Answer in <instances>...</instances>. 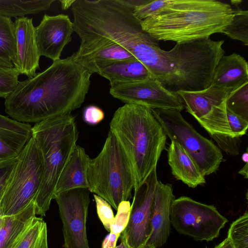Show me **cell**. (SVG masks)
<instances>
[{
	"mask_svg": "<svg viewBox=\"0 0 248 248\" xmlns=\"http://www.w3.org/2000/svg\"><path fill=\"white\" fill-rule=\"evenodd\" d=\"M228 124L233 138L237 139L246 134L248 128V121L226 109Z\"/></svg>",
	"mask_w": 248,
	"mask_h": 248,
	"instance_id": "obj_32",
	"label": "cell"
},
{
	"mask_svg": "<svg viewBox=\"0 0 248 248\" xmlns=\"http://www.w3.org/2000/svg\"><path fill=\"white\" fill-rule=\"evenodd\" d=\"M90 159L83 148L75 146L59 177L53 198L57 194L71 189H88L87 174Z\"/></svg>",
	"mask_w": 248,
	"mask_h": 248,
	"instance_id": "obj_17",
	"label": "cell"
},
{
	"mask_svg": "<svg viewBox=\"0 0 248 248\" xmlns=\"http://www.w3.org/2000/svg\"><path fill=\"white\" fill-rule=\"evenodd\" d=\"M109 127L130 161L135 189L156 168L167 136L150 108L133 103L116 110Z\"/></svg>",
	"mask_w": 248,
	"mask_h": 248,
	"instance_id": "obj_3",
	"label": "cell"
},
{
	"mask_svg": "<svg viewBox=\"0 0 248 248\" xmlns=\"http://www.w3.org/2000/svg\"><path fill=\"white\" fill-rule=\"evenodd\" d=\"M0 66L7 67H14L13 63L10 60L1 56H0Z\"/></svg>",
	"mask_w": 248,
	"mask_h": 248,
	"instance_id": "obj_38",
	"label": "cell"
},
{
	"mask_svg": "<svg viewBox=\"0 0 248 248\" xmlns=\"http://www.w3.org/2000/svg\"><path fill=\"white\" fill-rule=\"evenodd\" d=\"M89 192L78 188L54 197L62 223L64 248H90L86 231Z\"/></svg>",
	"mask_w": 248,
	"mask_h": 248,
	"instance_id": "obj_10",
	"label": "cell"
},
{
	"mask_svg": "<svg viewBox=\"0 0 248 248\" xmlns=\"http://www.w3.org/2000/svg\"><path fill=\"white\" fill-rule=\"evenodd\" d=\"M32 136L43 159L44 175L34 201L36 215L42 217L49 208L59 177L78 137L75 117L71 114L35 123Z\"/></svg>",
	"mask_w": 248,
	"mask_h": 248,
	"instance_id": "obj_4",
	"label": "cell"
},
{
	"mask_svg": "<svg viewBox=\"0 0 248 248\" xmlns=\"http://www.w3.org/2000/svg\"><path fill=\"white\" fill-rule=\"evenodd\" d=\"M167 136L178 142L196 163L204 176L218 169L223 160L220 149L202 136L174 109H151Z\"/></svg>",
	"mask_w": 248,
	"mask_h": 248,
	"instance_id": "obj_7",
	"label": "cell"
},
{
	"mask_svg": "<svg viewBox=\"0 0 248 248\" xmlns=\"http://www.w3.org/2000/svg\"><path fill=\"white\" fill-rule=\"evenodd\" d=\"M93 197L98 217L105 229L110 232V227L114 218L111 205L102 198L95 194H93Z\"/></svg>",
	"mask_w": 248,
	"mask_h": 248,
	"instance_id": "obj_31",
	"label": "cell"
},
{
	"mask_svg": "<svg viewBox=\"0 0 248 248\" xmlns=\"http://www.w3.org/2000/svg\"><path fill=\"white\" fill-rule=\"evenodd\" d=\"M168 163L171 173L177 180L191 188L206 183L195 161L178 142L171 140L168 149Z\"/></svg>",
	"mask_w": 248,
	"mask_h": 248,
	"instance_id": "obj_19",
	"label": "cell"
},
{
	"mask_svg": "<svg viewBox=\"0 0 248 248\" xmlns=\"http://www.w3.org/2000/svg\"><path fill=\"white\" fill-rule=\"evenodd\" d=\"M105 114L100 108L93 105L87 107L83 112V120L90 125H96L104 118Z\"/></svg>",
	"mask_w": 248,
	"mask_h": 248,
	"instance_id": "obj_34",
	"label": "cell"
},
{
	"mask_svg": "<svg viewBox=\"0 0 248 248\" xmlns=\"http://www.w3.org/2000/svg\"><path fill=\"white\" fill-rule=\"evenodd\" d=\"M96 73L108 79L110 86L135 82L151 77L147 67L136 58L108 63L98 68Z\"/></svg>",
	"mask_w": 248,
	"mask_h": 248,
	"instance_id": "obj_20",
	"label": "cell"
},
{
	"mask_svg": "<svg viewBox=\"0 0 248 248\" xmlns=\"http://www.w3.org/2000/svg\"><path fill=\"white\" fill-rule=\"evenodd\" d=\"M76 0H60L61 8L62 10H66L72 7Z\"/></svg>",
	"mask_w": 248,
	"mask_h": 248,
	"instance_id": "obj_37",
	"label": "cell"
},
{
	"mask_svg": "<svg viewBox=\"0 0 248 248\" xmlns=\"http://www.w3.org/2000/svg\"><path fill=\"white\" fill-rule=\"evenodd\" d=\"M110 94L126 103H133L150 109H174L181 111L184 107L177 93L165 88L150 77L135 82L110 86Z\"/></svg>",
	"mask_w": 248,
	"mask_h": 248,
	"instance_id": "obj_12",
	"label": "cell"
},
{
	"mask_svg": "<svg viewBox=\"0 0 248 248\" xmlns=\"http://www.w3.org/2000/svg\"><path fill=\"white\" fill-rule=\"evenodd\" d=\"M41 152L33 136L18 155V161L0 200V214L15 215L34 202L44 175Z\"/></svg>",
	"mask_w": 248,
	"mask_h": 248,
	"instance_id": "obj_6",
	"label": "cell"
},
{
	"mask_svg": "<svg viewBox=\"0 0 248 248\" xmlns=\"http://www.w3.org/2000/svg\"><path fill=\"white\" fill-rule=\"evenodd\" d=\"M3 219H4V217H2L0 214V227L1 226V225L2 224V222H3Z\"/></svg>",
	"mask_w": 248,
	"mask_h": 248,
	"instance_id": "obj_43",
	"label": "cell"
},
{
	"mask_svg": "<svg viewBox=\"0 0 248 248\" xmlns=\"http://www.w3.org/2000/svg\"><path fill=\"white\" fill-rule=\"evenodd\" d=\"M238 173L243 176L245 178L247 179L248 177V163H245L244 166Z\"/></svg>",
	"mask_w": 248,
	"mask_h": 248,
	"instance_id": "obj_39",
	"label": "cell"
},
{
	"mask_svg": "<svg viewBox=\"0 0 248 248\" xmlns=\"http://www.w3.org/2000/svg\"><path fill=\"white\" fill-rule=\"evenodd\" d=\"M235 6L233 10V16L231 22L226 27L223 33L232 39L241 41L248 46V11L243 10L237 5L233 3Z\"/></svg>",
	"mask_w": 248,
	"mask_h": 248,
	"instance_id": "obj_25",
	"label": "cell"
},
{
	"mask_svg": "<svg viewBox=\"0 0 248 248\" xmlns=\"http://www.w3.org/2000/svg\"><path fill=\"white\" fill-rule=\"evenodd\" d=\"M88 190L101 197L115 210L131 196L134 178L130 161L114 135L109 131L96 157L90 159Z\"/></svg>",
	"mask_w": 248,
	"mask_h": 248,
	"instance_id": "obj_5",
	"label": "cell"
},
{
	"mask_svg": "<svg viewBox=\"0 0 248 248\" xmlns=\"http://www.w3.org/2000/svg\"><path fill=\"white\" fill-rule=\"evenodd\" d=\"M18 159V156L0 161V200Z\"/></svg>",
	"mask_w": 248,
	"mask_h": 248,
	"instance_id": "obj_33",
	"label": "cell"
},
{
	"mask_svg": "<svg viewBox=\"0 0 248 248\" xmlns=\"http://www.w3.org/2000/svg\"><path fill=\"white\" fill-rule=\"evenodd\" d=\"M248 82V65L242 56L232 53L221 57L214 70L211 85L236 89Z\"/></svg>",
	"mask_w": 248,
	"mask_h": 248,
	"instance_id": "obj_18",
	"label": "cell"
},
{
	"mask_svg": "<svg viewBox=\"0 0 248 248\" xmlns=\"http://www.w3.org/2000/svg\"><path fill=\"white\" fill-rule=\"evenodd\" d=\"M226 106V109L248 121V82L230 93Z\"/></svg>",
	"mask_w": 248,
	"mask_h": 248,
	"instance_id": "obj_26",
	"label": "cell"
},
{
	"mask_svg": "<svg viewBox=\"0 0 248 248\" xmlns=\"http://www.w3.org/2000/svg\"><path fill=\"white\" fill-rule=\"evenodd\" d=\"M32 136V126L0 114V161L18 156Z\"/></svg>",
	"mask_w": 248,
	"mask_h": 248,
	"instance_id": "obj_16",
	"label": "cell"
},
{
	"mask_svg": "<svg viewBox=\"0 0 248 248\" xmlns=\"http://www.w3.org/2000/svg\"><path fill=\"white\" fill-rule=\"evenodd\" d=\"M12 248H48L46 224L35 217Z\"/></svg>",
	"mask_w": 248,
	"mask_h": 248,
	"instance_id": "obj_23",
	"label": "cell"
},
{
	"mask_svg": "<svg viewBox=\"0 0 248 248\" xmlns=\"http://www.w3.org/2000/svg\"><path fill=\"white\" fill-rule=\"evenodd\" d=\"M0 56L10 60L17 66L15 23L11 18L0 15Z\"/></svg>",
	"mask_w": 248,
	"mask_h": 248,
	"instance_id": "obj_24",
	"label": "cell"
},
{
	"mask_svg": "<svg viewBox=\"0 0 248 248\" xmlns=\"http://www.w3.org/2000/svg\"><path fill=\"white\" fill-rule=\"evenodd\" d=\"M74 31L73 23L68 15L45 14L35 27L36 44L40 56L53 61L60 59L64 46L71 41Z\"/></svg>",
	"mask_w": 248,
	"mask_h": 248,
	"instance_id": "obj_13",
	"label": "cell"
},
{
	"mask_svg": "<svg viewBox=\"0 0 248 248\" xmlns=\"http://www.w3.org/2000/svg\"><path fill=\"white\" fill-rule=\"evenodd\" d=\"M214 248H234L229 239L227 237Z\"/></svg>",
	"mask_w": 248,
	"mask_h": 248,
	"instance_id": "obj_36",
	"label": "cell"
},
{
	"mask_svg": "<svg viewBox=\"0 0 248 248\" xmlns=\"http://www.w3.org/2000/svg\"><path fill=\"white\" fill-rule=\"evenodd\" d=\"M130 209L131 204L129 201L122 202L119 204L110 232L120 235L128 223Z\"/></svg>",
	"mask_w": 248,
	"mask_h": 248,
	"instance_id": "obj_30",
	"label": "cell"
},
{
	"mask_svg": "<svg viewBox=\"0 0 248 248\" xmlns=\"http://www.w3.org/2000/svg\"><path fill=\"white\" fill-rule=\"evenodd\" d=\"M120 235L110 232L104 238L101 248H115Z\"/></svg>",
	"mask_w": 248,
	"mask_h": 248,
	"instance_id": "obj_35",
	"label": "cell"
},
{
	"mask_svg": "<svg viewBox=\"0 0 248 248\" xmlns=\"http://www.w3.org/2000/svg\"><path fill=\"white\" fill-rule=\"evenodd\" d=\"M140 248H155V247L153 245L145 244Z\"/></svg>",
	"mask_w": 248,
	"mask_h": 248,
	"instance_id": "obj_42",
	"label": "cell"
},
{
	"mask_svg": "<svg viewBox=\"0 0 248 248\" xmlns=\"http://www.w3.org/2000/svg\"><path fill=\"white\" fill-rule=\"evenodd\" d=\"M227 237L234 248H248V212L234 221L228 232Z\"/></svg>",
	"mask_w": 248,
	"mask_h": 248,
	"instance_id": "obj_27",
	"label": "cell"
},
{
	"mask_svg": "<svg viewBox=\"0 0 248 248\" xmlns=\"http://www.w3.org/2000/svg\"><path fill=\"white\" fill-rule=\"evenodd\" d=\"M17 66L20 74L31 78L39 68L40 56L36 44L32 18L16 17L15 22Z\"/></svg>",
	"mask_w": 248,
	"mask_h": 248,
	"instance_id": "obj_14",
	"label": "cell"
},
{
	"mask_svg": "<svg viewBox=\"0 0 248 248\" xmlns=\"http://www.w3.org/2000/svg\"><path fill=\"white\" fill-rule=\"evenodd\" d=\"M242 159L243 162L245 163H248V149H247L246 151L243 153L242 155Z\"/></svg>",
	"mask_w": 248,
	"mask_h": 248,
	"instance_id": "obj_41",
	"label": "cell"
},
{
	"mask_svg": "<svg viewBox=\"0 0 248 248\" xmlns=\"http://www.w3.org/2000/svg\"><path fill=\"white\" fill-rule=\"evenodd\" d=\"M20 75L15 67L0 66V98H6L16 89Z\"/></svg>",
	"mask_w": 248,
	"mask_h": 248,
	"instance_id": "obj_28",
	"label": "cell"
},
{
	"mask_svg": "<svg viewBox=\"0 0 248 248\" xmlns=\"http://www.w3.org/2000/svg\"><path fill=\"white\" fill-rule=\"evenodd\" d=\"M233 10L216 0H171L156 15L140 22L142 30L156 41L176 44L222 33L232 21Z\"/></svg>",
	"mask_w": 248,
	"mask_h": 248,
	"instance_id": "obj_2",
	"label": "cell"
},
{
	"mask_svg": "<svg viewBox=\"0 0 248 248\" xmlns=\"http://www.w3.org/2000/svg\"><path fill=\"white\" fill-rule=\"evenodd\" d=\"M55 0H0V15L11 18L37 14L48 10Z\"/></svg>",
	"mask_w": 248,
	"mask_h": 248,
	"instance_id": "obj_22",
	"label": "cell"
},
{
	"mask_svg": "<svg viewBox=\"0 0 248 248\" xmlns=\"http://www.w3.org/2000/svg\"><path fill=\"white\" fill-rule=\"evenodd\" d=\"M121 241L120 245H119L117 246H116L115 248H129L128 246H127L125 241L122 238H121Z\"/></svg>",
	"mask_w": 248,
	"mask_h": 248,
	"instance_id": "obj_40",
	"label": "cell"
},
{
	"mask_svg": "<svg viewBox=\"0 0 248 248\" xmlns=\"http://www.w3.org/2000/svg\"><path fill=\"white\" fill-rule=\"evenodd\" d=\"M235 89L210 85L205 89L176 93L191 114L218 144L233 138L226 113V101Z\"/></svg>",
	"mask_w": 248,
	"mask_h": 248,
	"instance_id": "obj_8",
	"label": "cell"
},
{
	"mask_svg": "<svg viewBox=\"0 0 248 248\" xmlns=\"http://www.w3.org/2000/svg\"><path fill=\"white\" fill-rule=\"evenodd\" d=\"M171 225L180 234L196 241H213L217 238L228 219L217 208L181 196L172 202L170 211Z\"/></svg>",
	"mask_w": 248,
	"mask_h": 248,
	"instance_id": "obj_9",
	"label": "cell"
},
{
	"mask_svg": "<svg viewBox=\"0 0 248 248\" xmlns=\"http://www.w3.org/2000/svg\"><path fill=\"white\" fill-rule=\"evenodd\" d=\"M92 75L73 54L53 61L43 72L19 81L5 99V111L27 124L70 114L84 102Z\"/></svg>",
	"mask_w": 248,
	"mask_h": 248,
	"instance_id": "obj_1",
	"label": "cell"
},
{
	"mask_svg": "<svg viewBox=\"0 0 248 248\" xmlns=\"http://www.w3.org/2000/svg\"><path fill=\"white\" fill-rule=\"evenodd\" d=\"M157 182L155 168L134 189L128 223L121 235L129 248H140L150 237L152 206Z\"/></svg>",
	"mask_w": 248,
	"mask_h": 248,
	"instance_id": "obj_11",
	"label": "cell"
},
{
	"mask_svg": "<svg viewBox=\"0 0 248 248\" xmlns=\"http://www.w3.org/2000/svg\"><path fill=\"white\" fill-rule=\"evenodd\" d=\"M175 199L172 185L158 181L154 193L151 217L152 232L146 244L163 246L170 234V211Z\"/></svg>",
	"mask_w": 248,
	"mask_h": 248,
	"instance_id": "obj_15",
	"label": "cell"
},
{
	"mask_svg": "<svg viewBox=\"0 0 248 248\" xmlns=\"http://www.w3.org/2000/svg\"><path fill=\"white\" fill-rule=\"evenodd\" d=\"M35 217L33 202L18 214L4 217L0 228V248H12Z\"/></svg>",
	"mask_w": 248,
	"mask_h": 248,
	"instance_id": "obj_21",
	"label": "cell"
},
{
	"mask_svg": "<svg viewBox=\"0 0 248 248\" xmlns=\"http://www.w3.org/2000/svg\"><path fill=\"white\" fill-rule=\"evenodd\" d=\"M171 0H149L143 4L135 7L133 11L134 16L142 21L157 14L167 7Z\"/></svg>",
	"mask_w": 248,
	"mask_h": 248,
	"instance_id": "obj_29",
	"label": "cell"
}]
</instances>
